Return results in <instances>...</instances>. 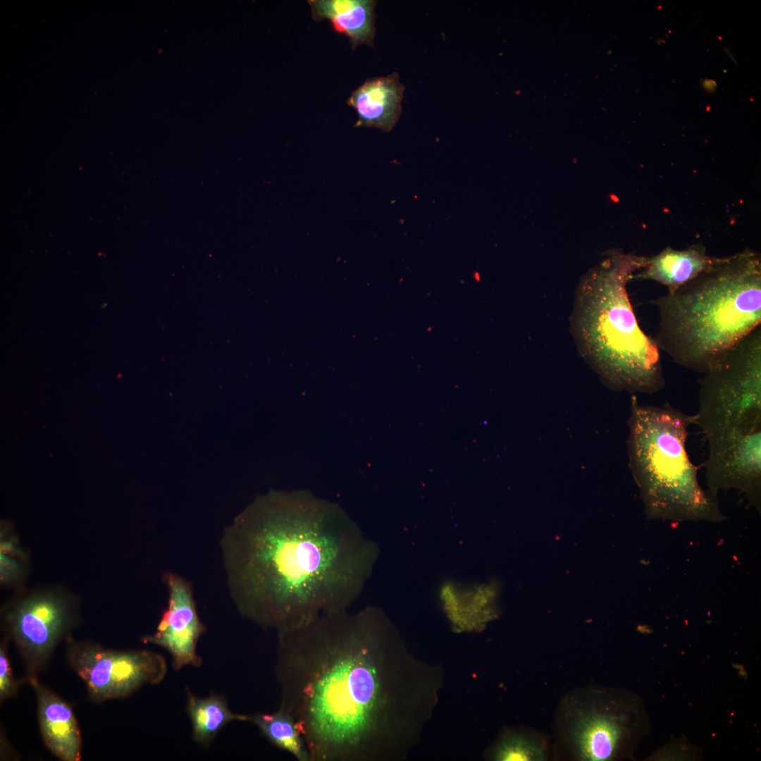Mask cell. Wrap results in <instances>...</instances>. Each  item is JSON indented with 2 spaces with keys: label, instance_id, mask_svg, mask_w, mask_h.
Returning <instances> with one entry per match:
<instances>
[{
  "label": "cell",
  "instance_id": "277c9868",
  "mask_svg": "<svg viewBox=\"0 0 761 761\" xmlns=\"http://www.w3.org/2000/svg\"><path fill=\"white\" fill-rule=\"evenodd\" d=\"M646 256L613 253L579 291L576 325L602 381L617 391L654 395L664 389L660 350L641 328L626 289Z\"/></svg>",
  "mask_w": 761,
  "mask_h": 761
},
{
  "label": "cell",
  "instance_id": "2e32d148",
  "mask_svg": "<svg viewBox=\"0 0 761 761\" xmlns=\"http://www.w3.org/2000/svg\"><path fill=\"white\" fill-rule=\"evenodd\" d=\"M551 756L550 737L528 726L502 730L486 753V757L494 761H546Z\"/></svg>",
  "mask_w": 761,
  "mask_h": 761
},
{
  "label": "cell",
  "instance_id": "ffe728a7",
  "mask_svg": "<svg viewBox=\"0 0 761 761\" xmlns=\"http://www.w3.org/2000/svg\"><path fill=\"white\" fill-rule=\"evenodd\" d=\"M0 646V700L1 702L16 695L20 682L13 676L5 641Z\"/></svg>",
  "mask_w": 761,
  "mask_h": 761
},
{
  "label": "cell",
  "instance_id": "5b68a950",
  "mask_svg": "<svg viewBox=\"0 0 761 761\" xmlns=\"http://www.w3.org/2000/svg\"><path fill=\"white\" fill-rule=\"evenodd\" d=\"M688 414L665 404H643L631 397L627 441L629 466L650 519L719 521L717 494L700 486L686 450Z\"/></svg>",
  "mask_w": 761,
  "mask_h": 761
},
{
  "label": "cell",
  "instance_id": "d6986e66",
  "mask_svg": "<svg viewBox=\"0 0 761 761\" xmlns=\"http://www.w3.org/2000/svg\"><path fill=\"white\" fill-rule=\"evenodd\" d=\"M20 550L13 540L3 539L1 543V578L4 583L20 580L25 572V559H21Z\"/></svg>",
  "mask_w": 761,
  "mask_h": 761
},
{
  "label": "cell",
  "instance_id": "7a4b0ae2",
  "mask_svg": "<svg viewBox=\"0 0 761 761\" xmlns=\"http://www.w3.org/2000/svg\"><path fill=\"white\" fill-rule=\"evenodd\" d=\"M220 546L240 613L278 633L348 610L377 555L338 508L276 493L256 499L225 526Z\"/></svg>",
  "mask_w": 761,
  "mask_h": 761
},
{
  "label": "cell",
  "instance_id": "4fadbf2b",
  "mask_svg": "<svg viewBox=\"0 0 761 761\" xmlns=\"http://www.w3.org/2000/svg\"><path fill=\"white\" fill-rule=\"evenodd\" d=\"M404 89L396 72L366 80L347 100L358 114L354 126L390 132L400 118Z\"/></svg>",
  "mask_w": 761,
  "mask_h": 761
},
{
  "label": "cell",
  "instance_id": "6da1fadb",
  "mask_svg": "<svg viewBox=\"0 0 761 761\" xmlns=\"http://www.w3.org/2000/svg\"><path fill=\"white\" fill-rule=\"evenodd\" d=\"M278 638L280 707L309 761H402L418 746L444 671L418 657L382 610L323 614Z\"/></svg>",
  "mask_w": 761,
  "mask_h": 761
},
{
  "label": "cell",
  "instance_id": "30bf717a",
  "mask_svg": "<svg viewBox=\"0 0 761 761\" xmlns=\"http://www.w3.org/2000/svg\"><path fill=\"white\" fill-rule=\"evenodd\" d=\"M704 463L708 490L736 489L751 505L760 508L761 429L735 431L707 440Z\"/></svg>",
  "mask_w": 761,
  "mask_h": 761
},
{
  "label": "cell",
  "instance_id": "44dd1931",
  "mask_svg": "<svg viewBox=\"0 0 761 761\" xmlns=\"http://www.w3.org/2000/svg\"><path fill=\"white\" fill-rule=\"evenodd\" d=\"M703 88L708 92H712L717 89V83L715 81L710 79H705L703 81Z\"/></svg>",
  "mask_w": 761,
  "mask_h": 761
},
{
  "label": "cell",
  "instance_id": "9c48e42d",
  "mask_svg": "<svg viewBox=\"0 0 761 761\" xmlns=\"http://www.w3.org/2000/svg\"><path fill=\"white\" fill-rule=\"evenodd\" d=\"M68 640V662L95 701L126 696L142 685L159 683L166 675V662L157 653L113 650L70 637Z\"/></svg>",
  "mask_w": 761,
  "mask_h": 761
},
{
  "label": "cell",
  "instance_id": "5bb4252c",
  "mask_svg": "<svg viewBox=\"0 0 761 761\" xmlns=\"http://www.w3.org/2000/svg\"><path fill=\"white\" fill-rule=\"evenodd\" d=\"M702 244H695L683 249L667 247L657 254L647 256L640 272L632 279L648 280L664 286L672 291L693 279L714 260Z\"/></svg>",
  "mask_w": 761,
  "mask_h": 761
},
{
  "label": "cell",
  "instance_id": "8fae6325",
  "mask_svg": "<svg viewBox=\"0 0 761 761\" xmlns=\"http://www.w3.org/2000/svg\"><path fill=\"white\" fill-rule=\"evenodd\" d=\"M163 581L168 590V607L156 632L142 641L167 650L176 670L187 665L197 667L202 660L196 652L197 643L206 627L197 614L192 583L171 572L164 576Z\"/></svg>",
  "mask_w": 761,
  "mask_h": 761
},
{
  "label": "cell",
  "instance_id": "9a60e30c",
  "mask_svg": "<svg viewBox=\"0 0 761 761\" xmlns=\"http://www.w3.org/2000/svg\"><path fill=\"white\" fill-rule=\"evenodd\" d=\"M316 21L327 19L338 32L345 33L353 49L361 44L373 47L376 1L372 0H311Z\"/></svg>",
  "mask_w": 761,
  "mask_h": 761
},
{
  "label": "cell",
  "instance_id": "ba28073f",
  "mask_svg": "<svg viewBox=\"0 0 761 761\" xmlns=\"http://www.w3.org/2000/svg\"><path fill=\"white\" fill-rule=\"evenodd\" d=\"M2 613L8 638L25 664V681L46 667L78 619L75 599L53 588L20 594L4 605Z\"/></svg>",
  "mask_w": 761,
  "mask_h": 761
},
{
  "label": "cell",
  "instance_id": "ac0fdd59",
  "mask_svg": "<svg viewBox=\"0 0 761 761\" xmlns=\"http://www.w3.org/2000/svg\"><path fill=\"white\" fill-rule=\"evenodd\" d=\"M262 734L274 745L290 753L298 761H309L302 738L292 717L284 710L249 716Z\"/></svg>",
  "mask_w": 761,
  "mask_h": 761
},
{
  "label": "cell",
  "instance_id": "52a82bcc",
  "mask_svg": "<svg viewBox=\"0 0 761 761\" xmlns=\"http://www.w3.org/2000/svg\"><path fill=\"white\" fill-rule=\"evenodd\" d=\"M695 425L706 439L761 429V327L731 347L699 380Z\"/></svg>",
  "mask_w": 761,
  "mask_h": 761
},
{
  "label": "cell",
  "instance_id": "e0dca14e",
  "mask_svg": "<svg viewBox=\"0 0 761 761\" xmlns=\"http://www.w3.org/2000/svg\"><path fill=\"white\" fill-rule=\"evenodd\" d=\"M187 711L192 724L193 738L204 745L209 743L227 723L233 720H249L248 715L232 712L223 698L214 694L199 698L190 693Z\"/></svg>",
  "mask_w": 761,
  "mask_h": 761
},
{
  "label": "cell",
  "instance_id": "8992f818",
  "mask_svg": "<svg viewBox=\"0 0 761 761\" xmlns=\"http://www.w3.org/2000/svg\"><path fill=\"white\" fill-rule=\"evenodd\" d=\"M637 698L621 689L579 686L560 699L552 722L553 758L610 761L629 756L642 733Z\"/></svg>",
  "mask_w": 761,
  "mask_h": 761
},
{
  "label": "cell",
  "instance_id": "3957f363",
  "mask_svg": "<svg viewBox=\"0 0 761 761\" xmlns=\"http://www.w3.org/2000/svg\"><path fill=\"white\" fill-rule=\"evenodd\" d=\"M654 338L676 364L703 374L761 323V256L746 248L715 257L685 284L651 301Z\"/></svg>",
  "mask_w": 761,
  "mask_h": 761
},
{
  "label": "cell",
  "instance_id": "7c38bea8",
  "mask_svg": "<svg viewBox=\"0 0 761 761\" xmlns=\"http://www.w3.org/2000/svg\"><path fill=\"white\" fill-rule=\"evenodd\" d=\"M27 681L36 695L39 728L46 746L61 760H80L81 735L70 705L44 686L37 676Z\"/></svg>",
  "mask_w": 761,
  "mask_h": 761
}]
</instances>
